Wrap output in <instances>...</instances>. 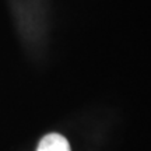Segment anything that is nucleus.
<instances>
[{
	"label": "nucleus",
	"mask_w": 151,
	"mask_h": 151,
	"mask_svg": "<svg viewBox=\"0 0 151 151\" xmlns=\"http://www.w3.org/2000/svg\"><path fill=\"white\" fill-rule=\"evenodd\" d=\"M37 151H71L70 144L66 137L58 133L46 134L39 141Z\"/></svg>",
	"instance_id": "nucleus-1"
}]
</instances>
